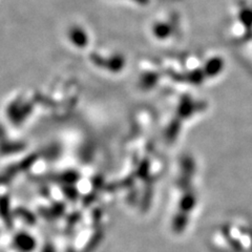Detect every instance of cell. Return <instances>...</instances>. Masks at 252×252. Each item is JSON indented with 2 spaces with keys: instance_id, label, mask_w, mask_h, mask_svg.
Listing matches in <instances>:
<instances>
[{
  "instance_id": "6da1fadb",
  "label": "cell",
  "mask_w": 252,
  "mask_h": 252,
  "mask_svg": "<svg viewBox=\"0 0 252 252\" xmlns=\"http://www.w3.org/2000/svg\"><path fill=\"white\" fill-rule=\"evenodd\" d=\"M133 1H137L140 4H145L148 2V0H133Z\"/></svg>"
}]
</instances>
